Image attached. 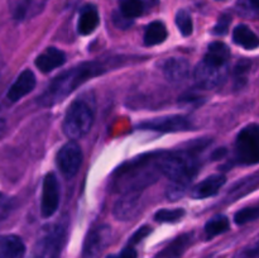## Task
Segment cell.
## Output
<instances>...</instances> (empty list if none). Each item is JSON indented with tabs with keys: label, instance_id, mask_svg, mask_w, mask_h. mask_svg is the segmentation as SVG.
<instances>
[{
	"label": "cell",
	"instance_id": "cell-1",
	"mask_svg": "<svg viewBox=\"0 0 259 258\" xmlns=\"http://www.w3.org/2000/svg\"><path fill=\"white\" fill-rule=\"evenodd\" d=\"M105 68L100 62H82L65 71L48 85V88L38 96V104L42 106H53L65 100L70 94L90 78L104 73Z\"/></svg>",
	"mask_w": 259,
	"mask_h": 258
},
{
	"label": "cell",
	"instance_id": "cell-2",
	"mask_svg": "<svg viewBox=\"0 0 259 258\" xmlns=\"http://www.w3.org/2000/svg\"><path fill=\"white\" fill-rule=\"evenodd\" d=\"M162 153L151 154L147 158L136 159L118 169L115 184L119 191H141L157 180L161 174L158 161Z\"/></svg>",
	"mask_w": 259,
	"mask_h": 258
},
{
	"label": "cell",
	"instance_id": "cell-3",
	"mask_svg": "<svg viewBox=\"0 0 259 258\" xmlns=\"http://www.w3.org/2000/svg\"><path fill=\"white\" fill-rule=\"evenodd\" d=\"M95 119V98L86 93L73 100L66 111L62 129L68 139L77 141L91 131Z\"/></svg>",
	"mask_w": 259,
	"mask_h": 258
},
{
	"label": "cell",
	"instance_id": "cell-4",
	"mask_svg": "<svg viewBox=\"0 0 259 258\" xmlns=\"http://www.w3.org/2000/svg\"><path fill=\"white\" fill-rule=\"evenodd\" d=\"M158 166L161 174L168 177L171 181H191L199 168V162L194 151H180L167 154L162 153Z\"/></svg>",
	"mask_w": 259,
	"mask_h": 258
},
{
	"label": "cell",
	"instance_id": "cell-5",
	"mask_svg": "<svg viewBox=\"0 0 259 258\" xmlns=\"http://www.w3.org/2000/svg\"><path fill=\"white\" fill-rule=\"evenodd\" d=\"M235 159L242 164L259 163V124H249L235 139Z\"/></svg>",
	"mask_w": 259,
	"mask_h": 258
},
{
	"label": "cell",
	"instance_id": "cell-6",
	"mask_svg": "<svg viewBox=\"0 0 259 258\" xmlns=\"http://www.w3.org/2000/svg\"><path fill=\"white\" fill-rule=\"evenodd\" d=\"M65 240L66 229L62 225L47 227L35 242L30 258H58Z\"/></svg>",
	"mask_w": 259,
	"mask_h": 258
},
{
	"label": "cell",
	"instance_id": "cell-7",
	"mask_svg": "<svg viewBox=\"0 0 259 258\" xmlns=\"http://www.w3.org/2000/svg\"><path fill=\"white\" fill-rule=\"evenodd\" d=\"M82 164V151L75 141H70L62 146L57 153V166L67 179L75 176Z\"/></svg>",
	"mask_w": 259,
	"mask_h": 258
},
{
	"label": "cell",
	"instance_id": "cell-8",
	"mask_svg": "<svg viewBox=\"0 0 259 258\" xmlns=\"http://www.w3.org/2000/svg\"><path fill=\"white\" fill-rule=\"evenodd\" d=\"M110 238L111 229L109 225L101 224L93 228L83 242L82 258H98L108 247Z\"/></svg>",
	"mask_w": 259,
	"mask_h": 258
},
{
	"label": "cell",
	"instance_id": "cell-9",
	"mask_svg": "<svg viewBox=\"0 0 259 258\" xmlns=\"http://www.w3.org/2000/svg\"><path fill=\"white\" fill-rule=\"evenodd\" d=\"M227 73V67H219L202 60L195 68L194 78L200 89H215L224 82Z\"/></svg>",
	"mask_w": 259,
	"mask_h": 258
},
{
	"label": "cell",
	"instance_id": "cell-10",
	"mask_svg": "<svg viewBox=\"0 0 259 258\" xmlns=\"http://www.w3.org/2000/svg\"><path fill=\"white\" fill-rule=\"evenodd\" d=\"M60 204V185L55 174L46 175L42 185L40 196V214L43 218H50L57 211Z\"/></svg>",
	"mask_w": 259,
	"mask_h": 258
},
{
	"label": "cell",
	"instance_id": "cell-11",
	"mask_svg": "<svg viewBox=\"0 0 259 258\" xmlns=\"http://www.w3.org/2000/svg\"><path fill=\"white\" fill-rule=\"evenodd\" d=\"M192 124L189 118L184 115H169L163 118H157L153 120L143 121L139 124V128L146 131L161 132V133H176L191 129Z\"/></svg>",
	"mask_w": 259,
	"mask_h": 258
},
{
	"label": "cell",
	"instance_id": "cell-12",
	"mask_svg": "<svg viewBox=\"0 0 259 258\" xmlns=\"http://www.w3.org/2000/svg\"><path fill=\"white\" fill-rule=\"evenodd\" d=\"M142 207V197L139 191L124 192L123 196L114 205V215L118 220H131L138 215Z\"/></svg>",
	"mask_w": 259,
	"mask_h": 258
},
{
	"label": "cell",
	"instance_id": "cell-13",
	"mask_svg": "<svg viewBox=\"0 0 259 258\" xmlns=\"http://www.w3.org/2000/svg\"><path fill=\"white\" fill-rule=\"evenodd\" d=\"M35 88V76L33 71L24 70L20 72L17 80L10 85L9 90L7 93V99L12 103H17L20 99L27 96L28 94L32 93L33 89Z\"/></svg>",
	"mask_w": 259,
	"mask_h": 258
},
{
	"label": "cell",
	"instance_id": "cell-14",
	"mask_svg": "<svg viewBox=\"0 0 259 258\" xmlns=\"http://www.w3.org/2000/svg\"><path fill=\"white\" fill-rule=\"evenodd\" d=\"M47 0H9L10 12L17 20L33 18L42 12Z\"/></svg>",
	"mask_w": 259,
	"mask_h": 258
},
{
	"label": "cell",
	"instance_id": "cell-15",
	"mask_svg": "<svg viewBox=\"0 0 259 258\" xmlns=\"http://www.w3.org/2000/svg\"><path fill=\"white\" fill-rule=\"evenodd\" d=\"M66 62V55L61 50L48 47L35 58V66L42 72L48 73L55 68L61 67Z\"/></svg>",
	"mask_w": 259,
	"mask_h": 258
},
{
	"label": "cell",
	"instance_id": "cell-16",
	"mask_svg": "<svg viewBox=\"0 0 259 258\" xmlns=\"http://www.w3.org/2000/svg\"><path fill=\"white\" fill-rule=\"evenodd\" d=\"M225 179L224 175H212L206 177L204 181L199 182L196 186L191 189V196L194 199H206V197L214 196L219 192V190L224 186Z\"/></svg>",
	"mask_w": 259,
	"mask_h": 258
},
{
	"label": "cell",
	"instance_id": "cell-17",
	"mask_svg": "<svg viewBox=\"0 0 259 258\" xmlns=\"http://www.w3.org/2000/svg\"><path fill=\"white\" fill-rule=\"evenodd\" d=\"M163 75L171 82H181L190 75V63L185 58H168L163 63Z\"/></svg>",
	"mask_w": 259,
	"mask_h": 258
},
{
	"label": "cell",
	"instance_id": "cell-18",
	"mask_svg": "<svg viewBox=\"0 0 259 258\" xmlns=\"http://www.w3.org/2000/svg\"><path fill=\"white\" fill-rule=\"evenodd\" d=\"M25 244L18 235H0V258H24Z\"/></svg>",
	"mask_w": 259,
	"mask_h": 258
},
{
	"label": "cell",
	"instance_id": "cell-19",
	"mask_svg": "<svg viewBox=\"0 0 259 258\" xmlns=\"http://www.w3.org/2000/svg\"><path fill=\"white\" fill-rule=\"evenodd\" d=\"M99 22H100V18H99V13L96 8L93 7V5H88L80 13L77 25L78 33H81L82 35L90 34L98 28Z\"/></svg>",
	"mask_w": 259,
	"mask_h": 258
},
{
	"label": "cell",
	"instance_id": "cell-20",
	"mask_svg": "<svg viewBox=\"0 0 259 258\" xmlns=\"http://www.w3.org/2000/svg\"><path fill=\"white\" fill-rule=\"evenodd\" d=\"M230 58V50L223 42H214L209 46L204 61L219 67H227Z\"/></svg>",
	"mask_w": 259,
	"mask_h": 258
},
{
	"label": "cell",
	"instance_id": "cell-21",
	"mask_svg": "<svg viewBox=\"0 0 259 258\" xmlns=\"http://www.w3.org/2000/svg\"><path fill=\"white\" fill-rule=\"evenodd\" d=\"M233 39L245 50H254L259 47V37L248 25L240 24L235 27L233 30Z\"/></svg>",
	"mask_w": 259,
	"mask_h": 258
},
{
	"label": "cell",
	"instance_id": "cell-22",
	"mask_svg": "<svg viewBox=\"0 0 259 258\" xmlns=\"http://www.w3.org/2000/svg\"><path fill=\"white\" fill-rule=\"evenodd\" d=\"M167 38L166 25L162 22H152L147 25L146 32H144V45L146 46H156L164 42Z\"/></svg>",
	"mask_w": 259,
	"mask_h": 258
},
{
	"label": "cell",
	"instance_id": "cell-23",
	"mask_svg": "<svg viewBox=\"0 0 259 258\" xmlns=\"http://www.w3.org/2000/svg\"><path fill=\"white\" fill-rule=\"evenodd\" d=\"M229 220L224 215H217V217L211 218L209 222L205 225V233H206L207 238H214L217 235L225 233L229 229Z\"/></svg>",
	"mask_w": 259,
	"mask_h": 258
},
{
	"label": "cell",
	"instance_id": "cell-24",
	"mask_svg": "<svg viewBox=\"0 0 259 258\" xmlns=\"http://www.w3.org/2000/svg\"><path fill=\"white\" fill-rule=\"evenodd\" d=\"M120 13L129 19L139 17L144 12V3L142 0H119Z\"/></svg>",
	"mask_w": 259,
	"mask_h": 258
},
{
	"label": "cell",
	"instance_id": "cell-25",
	"mask_svg": "<svg viewBox=\"0 0 259 258\" xmlns=\"http://www.w3.org/2000/svg\"><path fill=\"white\" fill-rule=\"evenodd\" d=\"M190 243V235H182V237L177 238L175 242H172L163 252L159 254L161 258H176L184 252L185 248L189 245Z\"/></svg>",
	"mask_w": 259,
	"mask_h": 258
},
{
	"label": "cell",
	"instance_id": "cell-26",
	"mask_svg": "<svg viewBox=\"0 0 259 258\" xmlns=\"http://www.w3.org/2000/svg\"><path fill=\"white\" fill-rule=\"evenodd\" d=\"M190 184L191 181H186V180H179V181H172V184L167 187L166 196L169 200H180L187 194L190 189Z\"/></svg>",
	"mask_w": 259,
	"mask_h": 258
},
{
	"label": "cell",
	"instance_id": "cell-27",
	"mask_svg": "<svg viewBox=\"0 0 259 258\" xmlns=\"http://www.w3.org/2000/svg\"><path fill=\"white\" fill-rule=\"evenodd\" d=\"M259 219V202L258 204L250 205V206L243 207L238 212H235L234 220L237 224L243 225L247 223L253 222V220Z\"/></svg>",
	"mask_w": 259,
	"mask_h": 258
},
{
	"label": "cell",
	"instance_id": "cell-28",
	"mask_svg": "<svg viewBox=\"0 0 259 258\" xmlns=\"http://www.w3.org/2000/svg\"><path fill=\"white\" fill-rule=\"evenodd\" d=\"M259 185V176H254V177H250V179L244 180V181L239 182L238 185H235V187H233L232 191H230V196L233 199H237V197L243 196L245 195L247 192L252 191L254 187H257Z\"/></svg>",
	"mask_w": 259,
	"mask_h": 258
},
{
	"label": "cell",
	"instance_id": "cell-29",
	"mask_svg": "<svg viewBox=\"0 0 259 258\" xmlns=\"http://www.w3.org/2000/svg\"><path fill=\"white\" fill-rule=\"evenodd\" d=\"M176 25L182 35L187 37L194 30V24H192V18L186 10H179L176 14Z\"/></svg>",
	"mask_w": 259,
	"mask_h": 258
},
{
	"label": "cell",
	"instance_id": "cell-30",
	"mask_svg": "<svg viewBox=\"0 0 259 258\" xmlns=\"http://www.w3.org/2000/svg\"><path fill=\"white\" fill-rule=\"evenodd\" d=\"M185 215L184 209H162L154 215V219L161 223H176Z\"/></svg>",
	"mask_w": 259,
	"mask_h": 258
},
{
	"label": "cell",
	"instance_id": "cell-31",
	"mask_svg": "<svg viewBox=\"0 0 259 258\" xmlns=\"http://www.w3.org/2000/svg\"><path fill=\"white\" fill-rule=\"evenodd\" d=\"M14 207V200L13 197L8 196L7 194L0 192V223L4 222Z\"/></svg>",
	"mask_w": 259,
	"mask_h": 258
},
{
	"label": "cell",
	"instance_id": "cell-32",
	"mask_svg": "<svg viewBox=\"0 0 259 258\" xmlns=\"http://www.w3.org/2000/svg\"><path fill=\"white\" fill-rule=\"evenodd\" d=\"M230 22H232V18H230L229 15H222V17L219 18V20H218L217 25L214 27V29H212V33L217 35H224L225 33L228 32V29H229Z\"/></svg>",
	"mask_w": 259,
	"mask_h": 258
},
{
	"label": "cell",
	"instance_id": "cell-33",
	"mask_svg": "<svg viewBox=\"0 0 259 258\" xmlns=\"http://www.w3.org/2000/svg\"><path fill=\"white\" fill-rule=\"evenodd\" d=\"M151 232H152V229L149 227L139 228V229L137 230L136 233H134L133 237L131 238V242H129V245H134V244H137V243H139L142 239H144V238H146L147 235H148Z\"/></svg>",
	"mask_w": 259,
	"mask_h": 258
},
{
	"label": "cell",
	"instance_id": "cell-34",
	"mask_svg": "<svg viewBox=\"0 0 259 258\" xmlns=\"http://www.w3.org/2000/svg\"><path fill=\"white\" fill-rule=\"evenodd\" d=\"M114 23H115L116 27L121 28V29H125L129 25H132V19H129V18H126L125 15H123L119 12L114 13Z\"/></svg>",
	"mask_w": 259,
	"mask_h": 258
},
{
	"label": "cell",
	"instance_id": "cell-35",
	"mask_svg": "<svg viewBox=\"0 0 259 258\" xmlns=\"http://www.w3.org/2000/svg\"><path fill=\"white\" fill-rule=\"evenodd\" d=\"M108 258H137V252L134 250L133 245H129L125 249L121 250V253H119V254L110 255Z\"/></svg>",
	"mask_w": 259,
	"mask_h": 258
},
{
	"label": "cell",
	"instance_id": "cell-36",
	"mask_svg": "<svg viewBox=\"0 0 259 258\" xmlns=\"http://www.w3.org/2000/svg\"><path fill=\"white\" fill-rule=\"evenodd\" d=\"M250 5H252L253 8H255V9H259V0H249Z\"/></svg>",
	"mask_w": 259,
	"mask_h": 258
}]
</instances>
